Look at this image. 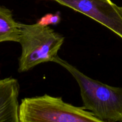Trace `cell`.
I'll use <instances>...</instances> for the list:
<instances>
[{"label":"cell","instance_id":"obj_4","mask_svg":"<svg viewBox=\"0 0 122 122\" xmlns=\"http://www.w3.org/2000/svg\"><path fill=\"white\" fill-rule=\"evenodd\" d=\"M85 14L122 39V9L111 0H54Z\"/></svg>","mask_w":122,"mask_h":122},{"label":"cell","instance_id":"obj_2","mask_svg":"<svg viewBox=\"0 0 122 122\" xmlns=\"http://www.w3.org/2000/svg\"><path fill=\"white\" fill-rule=\"evenodd\" d=\"M64 42V37L48 25L39 23H20L19 42L22 53L19 58V72H25L33 67L53 61Z\"/></svg>","mask_w":122,"mask_h":122},{"label":"cell","instance_id":"obj_6","mask_svg":"<svg viewBox=\"0 0 122 122\" xmlns=\"http://www.w3.org/2000/svg\"><path fill=\"white\" fill-rule=\"evenodd\" d=\"M20 23L13 19L12 12L0 6V43L11 41L19 42Z\"/></svg>","mask_w":122,"mask_h":122},{"label":"cell","instance_id":"obj_7","mask_svg":"<svg viewBox=\"0 0 122 122\" xmlns=\"http://www.w3.org/2000/svg\"><path fill=\"white\" fill-rule=\"evenodd\" d=\"M59 21V17L57 15H53L52 14H47L40 19L38 23L43 25H48L49 23L55 24Z\"/></svg>","mask_w":122,"mask_h":122},{"label":"cell","instance_id":"obj_8","mask_svg":"<svg viewBox=\"0 0 122 122\" xmlns=\"http://www.w3.org/2000/svg\"><path fill=\"white\" fill-rule=\"evenodd\" d=\"M121 8H122V7H121Z\"/></svg>","mask_w":122,"mask_h":122},{"label":"cell","instance_id":"obj_1","mask_svg":"<svg viewBox=\"0 0 122 122\" xmlns=\"http://www.w3.org/2000/svg\"><path fill=\"white\" fill-rule=\"evenodd\" d=\"M53 62L65 68L76 80L84 109L101 122H122V88L111 86L88 77L58 56Z\"/></svg>","mask_w":122,"mask_h":122},{"label":"cell","instance_id":"obj_3","mask_svg":"<svg viewBox=\"0 0 122 122\" xmlns=\"http://www.w3.org/2000/svg\"><path fill=\"white\" fill-rule=\"evenodd\" d=\"M19 116L20 122H101L83 107L47 94L22 99Z\"/></svg>","mask_w":122,"mask_h":122},{"label":"cell","instance_id":"obj_5","mask_svg":"<svg viewBox=\"0 0 122 122\" xmlns=\"http://www.w3.org/2000/svg\"><path fill=\"white\" fill-rule=\"evenodd\" d=\"M19 90L20 86L16 79H0V122H20Z\"/></svg>","mask_w":122,"mask_h":122}]
</instances>
